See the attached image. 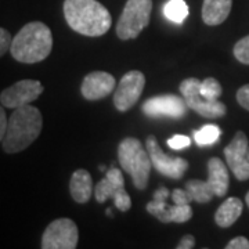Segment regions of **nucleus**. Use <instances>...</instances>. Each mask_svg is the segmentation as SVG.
<instances>
[{"label":"nucleus","mask_w":249,"mask_h":249,"mask_svg":"<svg viewBox=\"0 0 249 249\" xmlns=\"http://www.w3.org/2000/svg\"><path fill=\"white\" fill-rule=\"evenodd\" d=\"M242 209H244L242 201L235 196H230L216 211L214 222L222 229H229L238 220V217L242 214Z\"/></svg>","instance_id":"obj_19"},{"label":"nucleus","mask_w":249,"mask_h":249,"mask_svg":"<svg viewBox=\"0 0 249 249\" xmlns=\"http://www.w3.org/2000/svg\"><path fill=\"white\" fill-rule=\"evenodd\" d=\"M227 249H249V240L245 237H235L227 245Z\"/></svg>","instance_id":"obj_29"},{"label":"nucleus","mask_w":249,"mask_h":249,"mask_svg":"<svg viewBox=\"0 0 249 249\" xmlns=\"http://www.w3.org/2000/svg\"><path fill=\"white\" fill-rule=\"evenodd\" d=\"M145 86V76L140 71H130L124 73L119 80L114 94V106L118 111L124 112L133 107L142 96Z\"/></svg>","instance_id":"obj_10"},{"label":"nucleus","mask_w":249,"mask_h":249,"mask_svg":"<svg viewBox=\"0 0 249 249\" xmlns=\"http://www.w3.org/2000/svg\"><path fill=\"white\" fill-rule=\"evenodd\" d=\"M248 165H249V150H248Z\"/></svg>","instance_id":"obj_34"},{"label":"nucleus","mask_w":249,"mask_h":249,"mask_svg":"<svg viewBox=\"0 0 249 249\" xmlns=\"http://www.w3.org/2000/svg\"><path fill=\"white\" fill-rule=\"evenodd\" d=\"M194 245H196V238H194V235H191V234H187L184 235L180 242H178V249H191L194 248Z\"/></svg>","instance_id":"obj_30"},{"label":"nucleus","mask_w":249,"mask_h":249,"mask_svg":"<svg viewBox=\"0 0 249 249\" xmlns=\"http://www.w3.org/2000/svg\"><path fill=\"white\" fill-rule=\"evenodd\" d=\"M186 190L188 191L190 196L193 198V201H196L198 204H208L212 201L213 196H216L213 190L208 184V181L196 180V178L187 181Z\"/></svg>","instance_id":"obj_20"},{"label":"nucleus","mask_w":249,"mask_h":249,"mask_svg":"<svg viewBox=\"0 0 249 249\" xmlns=\"http://www.w3.org/2000/svg\"><path fill=\"white\" fill-rule=\"evenodd\" d=\"M147 212L162 223H186L193 217L190 205H168L166 201L152 199L147 204Z\"/></svg>","instance_id":"obj_15"},{"label":"nucleus","mask_w":249,"mask_h":249,"mask_svg":"<svg viewBox=\"0 0 249 249\" xmlns=\"http://www.w3.org/2000/svg\"><path fill=\"white\" fill-rule=\"evenodd\" d=\"M234 57L241 62L249 65V35L242 37L234 46Z\"/></svg>","instance_id":"obj_24"},{"label":"nucleus","mask_w":249,"mask_h":249,"mask_svg":"<svg viewBox=\"0 0 249 249\" xmlns=\"http://www.w3.org/2000/svg\"><path fill=\"white\" fill-rule=\"evenodd\" d=\"M245 201H247V205H248V208H249V191H248V194H247V196H245Z\"/></svg>","instance_id":"obj_33"},{"label":"nucleus","mask_w":249,"mask_h":249,"mask_svg":"<svg viewBox=\"0 0 249 249\" xmlns=\"http://www.w3.org/2000/svg\"><path fill=\"white\" fill-rule=\"evenodd\" d=\"M145 147L148 150V154L151 157L152 166L158 170L162 176L169 178H183V175L188 169V162L183 158H172L169 155H166L162 151L160 142L157 140L155 136H148Z\"/></svg>","instance_id":"obj_9"},{"label":"nucleus","mask_w":249,"mask_h":249,"mask_svg":"<svg viewBox=\"0 0 249 249\" xmlns=\"http://www.w3.org/2000/svg\"><path fill=\"white\" fill-rule=\"evenodd\" d=\"M94 196L100 204L112 198L114 205L121 212H126L132 208V199L124 190V175L115 166H111L106 173V178L96 184Z\"/></svg>","instance_id":"obj_7"},{"label":"nucleus","mask_w":249,"mask_h":249,"mask_svg":"<svg viewBox=\"0 0 249 249\" xmlns=\"http://www.w3.org/2000/svg\"><path fill=\"white\" fill-rule=\"evenodd\" d=\"M79 240V231L75 222L61 217L46 227L42 235L43 249H75Z\"/></svg>","instance_id":"obj_8"},{"label":"nucleus","mask_w":249,"mask_h":249,"mask_svg":"<svg viewBox=\"0 0 249 249\" xmlns=\"http://www.w3.org/2000/svg\"><path fill=\"white\" fill-rule=\"evenodd\" d=\"M237 101L241 107L249 111V85H244L237 91Z\"/></svg>","instance_id":"obj_28"},{"label":"nucleus","mask_w":249,"mask_h":249,"mask_svg":"<svg viewBox=\"0 0 249 249\" xmlns=\"http://www.w3.org/2000/svg\"><path fill=\"white\" fill-rule=\"evenodd\" d=\"M42 114L31 104L16 108L9 118L6 136L1 139V148L7 154L24 151L35 142L42 132Z\"/></svg>","instance_id":"obj_2"},{"label":"nucleus","mask_w":249,"mask_h":249,"mask_svg":"<svg viewBox=\"0 0 249 249\" xmlns=\"http://www.w3.org/2000/svg\"><path fill=\"white\" fill-rule=\"evenodd\" d=\"M229 166L224 165L220 158H211L208 160V184L213 190L216 196H224L229 191L230 178H229Z\"/></svg>","instance_id":"obj_16"},{"label":"nucleus","mask_w":249,"mask_h":249,"mask_svg":"<svg viewBox=\"0 0 249 249\" xmlns=\"http://www.w3.org/2000/svg\"><path fill=\"white\" fill-rule=\"evenodd\" d=\"M201 83L202 80L198 78H187L180 83V91L188 108L206 119H217L226 115L227 108L222 101H211L201 94Z\"/></svg>","instance_id":"obj_6"},{"label":"nucleus","mask_w":249,"mask_h":249,"mask_svg":"<svg viewBox=\"0 0 249 249\" xmlns=\"http://www.w3.org/2000/svg\"><path fill=\"white\" fill-rule=\"evenodd\" d=\"M232 0H204L202 4V19L206 25H220L231 11Z\"/></svg>","instance_id":"obj_17"},{"label":"nucleus","mask_w":249,"mask_h":249,"mask_svg":"<svg viewBox=\"0 0 249 249\" xmlns=\"http://www.w3.org/2000/svg\"><path fill=\"white\" fill-rule=\"evenodd\" d=\"M53 49V35L43 22H29L13 39L11 55L24 64H36L47 58Z\"/></svg>","instance_id":"obj_3"},{"label":"nucleus","mask_w":249,"mask_h":249,"mask_svg":"<svg viewBox=\"0 0 249 249\" xmlns=\"http://www.w3.org/2000/svg\"><path fill=\"white\" fill-rule=\"evenodd\" d=\"M193 134L196 144L199 147H205V145H212L217 142L222 134V130L216 124H205L199 130H194Z\"/></svg>","instance_id":"obj_22"},{"label":"nucleus","mask_w":249,"mask_h":249,"mask_svg":"<svg viewBox=\"0 0 249 249\" xmlns=\"http://www.w3.org/2000/svg\"><path fill=\"white\" fill-rule=\"evenodd\" d=\"M64 17L70 27L85 36H101L107 34L112 17L97 0H65Z\"/></svg>","instance_id":"obj_1"},{"label":"nucleus","mask_w":249,"mask_h":249,"mask_svg":"<svg viewBox=\"0 0 249 249\" xmlns=\"http://www.w3.org/2000/svg\"><path fill=\"white\" fill-rule=\"evenodd\" d=\"M115 89V78L103 71H94L86 75L83 83H82V96L94 101V100H101L111 94Z\"/></svg>","instance_id":"obj_14"},{"label":"nucleus","mask_w":249,"mask_h":249,"mask_svg":"<svg viewBox=\"0 0 249 249\" xmlns=\"http://www.w3.org/2000/svg\"><path fill=\"white\" fill-rule=\"evenodd\" d=\"M7 126H9V119L6 118V111L4 107L0 109V139H3L7 132Z\"/></svg>","instance_id":"obj_31"},{"label":"nucleus","mask_w":249,"mask_h":249,"mask_svg":"<svg viewBox=\"0 0 249 249\" xmlns=\"http://www.w3.org/2000/svg\"><path fill=\"white\" fill-rule=\"evenodd\" d=\"M172 201H173V204L176 205H190V202H193V198L190 196L187 190L176 188L172 193Z\"/></svg>","instance_id":"obj_26"},{"label":"nucleus","mask_w":249,"mask_h":249,"mask_svg":"<svg viewBox=\"0 0 249 249\" xmlns=\"http://www.w3.org/2000/svg\"><path fill=\"white\" fill-rule=\"evenodd\" d=\"M152 0H127L116 24V35L122 40L136 39L150 24Z\"/></svg>","instance_id":"obj_5"},{"label":"nucleus","mask_w":249,"mask_h":249,"mask_svg":"<svg viewBox=\"0 0 249 249\" xmlns=\"http://www.w3.org/2000/svg\"><path fill=\"white\" fill-rule=\"evenodd\" d=\"M163 16L175 24H181L188 16V6L184 0H168L163 6Z\"/></svg>","instance_id":"obj_21"},{"label":"nucleus","mask_w":249,"mask_h":249,"mask_svg":"<svg viewBox=\"0 0 249 249\" xmlns=\"http://www.w3.org/2000/svg\"><path fill=\"white\" fill-rule=\"evenodd\" d=\"M11 45H13V37L10 35V32L4 28H1L0 29V55H4L6 52L11 49Z\"/></svg>","instance_id":"obj_27"},{"label":"nucleus","mask_w":249,"mask_h":249,"mask_svg":"<svg viewBox=\"0 0 249 249\" xmlns=\"http://www.w3.org/2000/svg\"><path fill=\"white\" fill-rule=\"evenodd\" d=\"M43 85L35 79H24L14 83L0 94V103L6 108L24 107L39 98L43 93Z\"/></svg>","instance_id":"obj_11"},{"label":"nucleus","mask_w":249,"mask_h":249,"mask_svg":"<svg viewBox=\"0 0 249 249\" xmlns=\"http://www.w3.org/2000/svg\"><path fill=\"white\" fill-rule=\"evenodd\" d=\"M191 144V139L187 137V136H183V134H176L173 136L172 139L168 140V145H169L172 150H183V148H187L190 147Z\"/></svg>","instance_id":"obj_25"},{"label":"nucleus","mask_w":249,"mask_h":249,"mask_svg":"<svg viewBox=\"0 0 249 249\" xmlns=\"http://www.w3.org/2000/svg\"><path fill=\"white\" fill-rule=\"evenodd\" d=\"M223 89L222 85L219 83V80L214 78H205L201 83V94L205 98L211 100V101H217L219 97L222 96Z\"/></svg>","instance_id":"obj_23"},{"label":"nucleus","mask_w":249,"mask_h":249,"mask_svg":"<svg viewBox=\"0 0 249 249\" xmlns=\"http://www.w3.org/2000/svg\"><path fill=\"white\" fill-rule=\"evenodd\" d=\"M70 193L78 204L89 202L93 194V180L88 170L78 169L73 172L70 181Z\"/></svg>","instance_id":"obj_18"},{"label":"nucleus","mask_w":249,"mask_h":249,"mask_svg":"<svg viewBox=\"0 0 249 249\" xmlns=\"http://www.w3.org/2000/svg\"><path fill=\"white\" fill-rule=\"evenodd\" d=\"M249 142L244 132H237L230 144L224 148V157L227 160V166L237 180L245 181L249 178L248 165Z\"/></svg>","instance_id":"obj_12"},{"label":"nucleus","mask_w":249,"mask_h":249,"mask_svg":"<svg viewBox=\"0 0 249 249\" xmlns=\"http://www.w3.org/2000/svg\"><path fill=\"white\" fill-rule=\"evenodd\" d=\"M142 109L145 115L151 118L168 116L173 119H180L186 116L188 106L184 98L178 97L176 94H160L148 98L142 104Z\"/></svg>","instance_id":"obj_13"},{"label":"nucleus","mask_w":249,"mask_h":249,"mask_svg":"<svg viewBox=\"0 0 249 249\" xmlns=\"http://www.w3.org/2000/svg\"><path fill=\"white\" fill-rule=\"evenodd\" d=\"M118 160L122 169L130 175L136 188H147L152 160L148 150L142 147L140 140L134 137H126L118 147Z\"/></svg>","instance_id":"obj_4"},{"label":"nucleus","mask_w":249,"mask_h":249,"mask_svg":"<svg viewBox=\"0 0 249 249\" xmlns=\"http://www.w3.org/2000/svg\"><path fill=\"white\" fill-rule=\"evenodd\" d=\"M170 193L168 191V188L165 187H160L155 193H154V199H158V201H166L169 198Z\"/></svg>","instance_id":"obj_32"}]
</instances>
